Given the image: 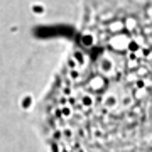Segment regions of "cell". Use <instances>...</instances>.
Listing matches in <instances>:
<instances>
[{
	"mask_svg": "<svg viewBox=\"0 0 152 152\" xmlns=\"http://www.w3.org/2000/svg\"><path fill=\"white\" fill-rule=\"evenodd\" d=\"M32 10H36V12H42V10H44V7H42V5H32Z\"/></svg>",
	"mask_w": 152,
	"mask_h": 152,
	"instance_id": "cell-1",
	"label": "cell"
}]
</instances>
